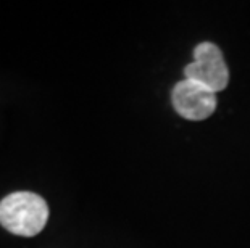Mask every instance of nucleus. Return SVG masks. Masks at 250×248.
I'll use <instances>...</instances> for the list:
<instances>
[{
	"instance_id": "f03ea898",
	"label": "nucleus",
	"mask_w": 250,
	"mask_h": 248,
	"mask_svg": "<svg viewBox=\"0 0 250 248\" xmlns=\"http://www.w3.org/2000/svg\"><path fill=\"white\" fill-rule=\"evenodd\" d=\"M194 58L195 60L184 70L186 79L200 84L215 94L225 91L229 82V71L220 47L211 42H202L194 49Z\"/></svg>"
},
{
	"instance_id": "f257e3e1",
	"label": "nucleus",
	"mask_w": 250,
	"mask_h": 248,
	"mask_svg": "<svg viewBox=\"0 0 250 248\" xmlns=\"http://www.w3.org/2000/svg\"><path fill=\"white\" fill-rule=\"evenodd\" d=\"M49 207L41 195L15 192L0 202V224L20 237H34L45 228Z\"/></svg>"
},
{
	"instance_id": "7ed1b4c3",
	"label": "nucleus",
	"mask_w": 250,
	"mask_h": 248,
	"mask_svg": "<svg viewBox=\"0 0 250 248\" xmlns=\"http://www.w3.org/2000/svg\"><path fill=\"white\" fill-rule=\"evenodd\" d=\"M171 102L174 110L186 119L204 121L213 114L216 108L215 92L194 81L184 79L173 89Z\"/></svg>"
}]
</instances>
